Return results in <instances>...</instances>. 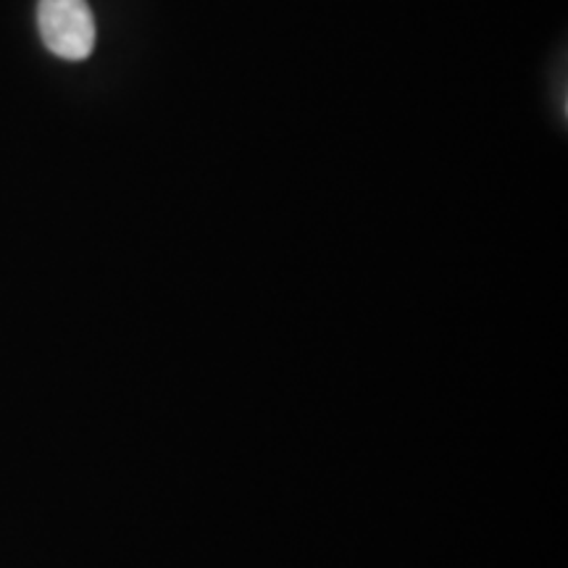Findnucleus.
Masks as SVG:
<instances>
[{"label":"nucleus","instance_id":"f257e3e1","mask_svg":"<svg viewBox=\"0 0 568 568\" xmlns=\"http://www.w3.org/2000/svg\"><path fill=\"white\" fill-rule=\"evenodd\" d=\"M38 30L45 48L63 61H84L95 51V17L88 0H40Z\"/></svg>","mask_w":568,"mask_h":568}]
</instances>
